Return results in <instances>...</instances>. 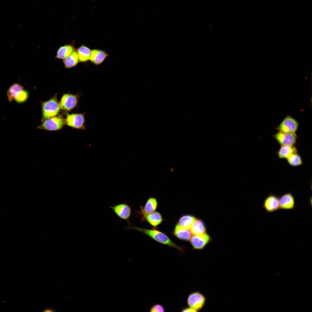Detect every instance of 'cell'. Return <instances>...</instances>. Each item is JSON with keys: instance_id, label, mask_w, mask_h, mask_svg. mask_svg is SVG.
Here are the masks:
<instances>
[{"instance_id": "18", "label": "cell", "mask_w": 312, "mask_h": 312, "mask_svg": "<svg viewBox=\"0 0 312 312\" xmlns=\"http://www.w3.org/2000/svg\"><path fill=\"white\" fill-rule=\"evenodd\" d=\"M91 51L90 48L83 45L78 49L76 52L79 62H85L90 60Z\"/></svg>"}, {"instance_id": "12", "label": "cell", "mask_w": 312, "mask_h": 312, "mask_svg": "<svg viewBox=\"0 0 312 312\" xmlns=\"http://www.w3.org/2000/svg\"><path fill=\"white\" fill-rule=\"evenodd\" d=\"M279 203L282 209L293 210L296 206L294 198L291 193L285 194L280 198Z\"/></svg>"}, {"instance_id": "11", "label": "cell", "mask_w": 312, "mask_h": 312, "mask_svg": "<svg viewBox=\"0 0 312 312\" xmlns=\"http://www.w3.org/2000/svg\"><path fill=\"white\" fill-rule=\"evenodd\" d=\"M194 249L203 250L210 241V236L206 234L194 235L190 239Z\"/></svg>"}, {"instance_id": "1", "label": "cell", "mask_w": 312, "mask_h": 312, "mask_svg": "<svg viewBox=\"0 0 312 312\" xmlns=\"http://www.w3.org/2000/svg\"><path fill=\"white\" fill-rule=\"evenodd\" d=\"M128 228L133 229L141 232L157 242L177 249L181 252L183 249L177 246L164 233L155 229H149L133 226H129Z\"/></svg>"}, {"instance_id": "5", "label": "cell", "mask_w": 312, "mask_h": 312, "mask_svg": "<svg viewBox=\"0 0 312 312\" xmlns=\"http://www.w3.org/2000/svg\"><path fill=\"white\" fill-rule=\"evenodd\" d=\"M86 113L66 114V124L73 128L83 130L86 129L85 115Z\"/></svg>"}, {"instance_id": "16", "label": "cell", "mask_w": 312, "mask_h": 312, "mask_svg": "<svg viewBox=\"0 0 312 312\" xmlns=\"http://www.w3.org/2000/svg\"><path fill=\"white\" fill-rule=\"evenodd\" d=\"M143 216L144 219L154 227H156L159 225L163 221L161 214L157 211H154L150 213L144 215Z\"/></svg>"}, {"instance_id": "17", "label": "cell", "mask_w": 312, "mask_h": 312, "mask_svg": "<svg viewBox=\"0 0 312 312\" xmlns=\"http://www.w3.org/2000/svg\"><path fill=\"white\" fill-rule=\"evenodd\" d=\"M297 152V148L294 146L282 145L277 153L280 158L286 159L292 154Z\"/></svg>"}, {"instance_id": "13", "label": "cell", "mask_w": 312, "mask_h": 312, "mask_svg": "<svg viewBox=\"0 0 312 312\" xmlns=\"http://www.w3.org/2000/svg\"><path fill=\"white\" fill-rule=\"evenodd\" d=\"M108 55L105 51L99 49H93L91 51L90 60L96 65H99L103 62Z\"/></svg>"}, {"instance_id": "27", "label": "cell", "mask_w": 312, "mask_h": 312, "mask_svg": "<svg viewBox=\"0 0 312 312\" xmlns=\"http://www.w3.org/2000/svg\"><path fill=\"white\" fill-rule=\"evenodd\" d=\"M181 311L182 312H195L196 311L192 308L189 307H188L185 308L183 309Z\"/></svg>"}, {"instance_id": "23", "label": "cell", "mask_w": 312, "mask_h": 312, "mask_svg": "<svg viewBox=\"0 0 312 312\" xmlns=\"http://www.w3.org/2000/svg\"><path fill=\"white\" fill-rule=\"evenodd\" d=\"M79 61V58L76 51H74L68 56L64 59L63 63L65 67L70 68L75 66Z\"/></svg>"}, {"instance_id": "25", "label": "cell", "mask_w": 312, "mask_h": 312, "mask_svg": "<svg viewBox=\"0 0 312 312\" xmlns=\"http://www.w3.org/2000/svg\"><path fill=\"white\" fill-rule=\"evenodd\" d=\"M28 96L29 94L27 91L23 89L16 95L14 100L18 103H23L27 100Z\"/></svg>"}, {"instance_id": "20", "label": "cell", "mask_w": 312, "mask_h": 312, "mask_svg": "<svg viewBox=\"0 0 312 312\" xmlns=\"http://www.w3.org/2000/svg\"><path fill=\"white\" fill-rule=\"evenodd\" d=\"M196 220V218L192 215H184L179 219L177 224L185 229H189Z\"/></svg>"}, {"instance_id": "14", "label": "cell", "mask_w": 312, "mask_h": 312, "mask_svg": "<svg viewBox=\"0 0 312 312\" xmlns=\"http://www.w3.org/2000/svg\"><path fill=\"white\" fill-rule=\"evenodd\" d=\"M173 234L181 240L187 241L190 239L192 234L189 229H185L177 224L174 230Z\"/></svg>"}, {"instance_id": "24", "label": "cell", "mask_w": 312, "mask_h": 312, "mask_svg": "<svg viewBox=\"0 0 312 312\" xmlns=\"http://www.w3.org/2000/svg\"><path fill=\"white\" fill-rule=\"evenodd\" d=\"M286 159L288 164L292 166H300L303 163L301 156L297 152L292 154Z\"/></svg>"}, {"instance_id": "21", "label": "cell", "mask_w": 312, "mask_h": 312, "mask_svg": "<svg viewBox=\"0 0 312 312\" xmlns=\"http://www.w3.org/2000/svg\"><path fill=\"white\" fill-rule=\"evenodd\" d=\"M75 51V49L72 45H66L61 47L58 49L56 58L64 59Z\"/></svg>"}, {"instance_id": "10", "label": "cell", "mask_w": 312, "mask_h": 312, "mask_svg": "<svg viewBox=\"0 0 312 312\" xmlns=\"http://www.w3.org/2000/svg\"><path fill=\"white\" fill-rule=\"evenodd\" d=\"M116 215L122 220L128 221L131 213V207L128 204L122 203L110 207Z\"/></svg>"}, {"instance_id": "2", "label": "cell", "mask_w": 312, "mask_h": 312, "mask_svg": "<svg viewBox=\"0 0 312 312\" xmlns=\"http://www.w3.org/2000/svg\"><path fill=\"white\" fill-rule=\"evenodd\" d=\"M41 107L42 121L58 115L60 108L57 100V93L49 100L42 102Z\"/></svg>"}, {"instance_id": "3", "label": "cell", "mask_w": 312, "mask_h": 312, "mask_svg": "<svg viewBox=\"0 0 312 312\" xmlns=\"http://www.w3.org/2000/svg\"><path fill=\"white\" fill-rule=\"evenodd\" d=\"M65 124V119L63 116L57 115L42 121L37 128L47 131H58L61 129Z\"/></svg>"}, {"instance_id": "22", "label": "cell", "mask_w": 312, "mask_h": 312, "mask_svg": "<svg viewBox=\"0 0 312 312\" xmlns=\"http://www.w3.org/2000/svg\"><path fill=\"white\" fill-rule=\"evenodd\" d=\"M23 90V87L18 83H15L11 85L8 89L7 93L9 101L11 102L14 100L16 95Z\"/></svg>"}, {"instance_id": "9", "label": "cell", "mask_w": 312, "mask_h": 312, "mask_svg": "<svg viewBox=\"0 0 312 312\" xmlns=\"http://www.w3.org/2000/svg\"><path fill=\"white\" fill-rule=\"evenodd\" d=\"M279 198L273 194H270L263 201L262 207L267 212L272 213L279 210L280 208Z\"/></svg>"}, {"instance_id": "26", "label": "cell", "mask_w": 312, "mask_h": 312, "mask_svg": "<svg viewBox=\"0 0 312 312\" xmlns=\"http://www.w3.org/2000/svg\"><path fill=\"white\" fill-rule=\"evenodd\" d=\"M150 311L152 312H164L165 309L164 307L161 304H156L151 307Z\"/></svg>"}, {"instance_id": "4", "label": "cell", "mask_w": 312, "mask_h": 312, "mask_svg": "<svg viewBox=\"0 0 312 312\" xmlns=\"http://www.w3.org/2000/svg\"><path fill=\"white\" fill-rule=\"evenodd\" d=\"M81 94H74L70 93L64 94L59 103L60 109L64 111H70L77 107Z\"/></svg>"}, {"instance_id": "15", "label": "cell", "mask_w": 312, "mask_h": 312, "mask_svg": "<svg viewBox=\"0 0 312 312\" xmlns=\"http://www.w3.org/2000/svg\"><path fill=\"white\" fill-rule=\"evenodd\" d=\"M157 206V201L154 197H150L147 201L144 207H141L140 213L142 215L148 214L155 210Z\"/></svg>"}, {"instance_id": "6", "label": "cell", "mask_w": 312, "mask_h": 312, "mask_svg": "<svg viewBox=\"0 0 312 312\" xmlns=\"http://www.w3.org/2000/svg\"><path fill=\"white\" fill-rule=\"evenodd\" d=\"M206 300L205 297L203 294L199 291H196L189 295L187 302L189 307L197 312L203 307Z\"/></svg>"}, {"instance_id": "8", "label": "cell", "mask_w": 312, "mask_h": 312, "mask_svg": "<svg viewBox=\"0 0 312 312\" xmlns=\"http://www.w3.org/2000/svg\"><path fill=\"white\" fill-rule=\"evenodd\" d=\"M273 137L281 146H294L297 139L296 133H284L279 132L275 134Z\"/></svg>"}, {"instance_id": "7", "label": "cell", "mask_w": 312, "mask_h": 312, "mask_svg": "<svg viewBox=\"0 0 312 312\" xmlns=\"http://www.w3.org/2000/svg\"><path fill=\"white\" fill-rule=\"evenodd\" d=\"M299 126L298 122L292 117L288 116L285 117L277 129L279 132L284 133H296Z\"/></svg>"}, {"instance_id": "19", "label": "cell", "mask_w": 312, "mask_h": 312, "mask_svg": "<svg viewBox=\"0 0 312 312\" xmlns=\"http://www.w3.org/2000/svg\"><path fill=\"white\" fill-rule=\"evenodd\" d=\"M190 230L194 235H199L205 233L206 228L203 222L200 220L196 219L191 227Z\"/></svg>"}]
</instances>
